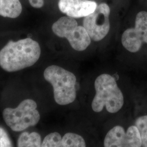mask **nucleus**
I'll use <instances>...</instances> for the list:
<instances>
[{"label":"nucleus","mask_w":147,"mask_h":147,"mask_svg":"<svg viewBox=\"0 0 147 147\" xmlns=\"http://www.w3.org/2000/svg\"><path fill=\"white\" fill-rule=\"evenodd\" d=\"M41 55L39 43L30 38L11 40L0 50V67L7 72H16L30 67Z\"/></svg>","instance_id":"nucleus-1"},{"label":"nucleus","mask_w":147,"mask_h":147,"mask_svg":"<svg viewBox=\"0 0 147 147\" xmlns=\"http://www.w3.org/2000/svg\"><path fill=\"white\" fill-rule=\"evenodd\" d=\"M95 95L92 102V110L100 112L104 107L111 113L118 112L124 105V96L115 79L110 75L104 74L95 81Z\"/></svg>","instance_id":"nucleus-2"},{"label":"nucleus","mask_w":147,"mask_h":147,"mask_svg":"<svg viewBox=\"0 0 147 147\" xmlns=\"http://www.w3.org/2000/svg\"><path fill=\"white\" fill-rule=\"evenodd\" d=\"M44 77L52 85L54 99L58 105H68L76 99V78L73 73L53 65L45 69Z\"/></svg>","instance_id":"nucleus-3"},{"label":"nucleus","mask_w":147,"mask_h":147,"mask_svg":"<svg viewBox=\"0 0 147 147\" xmlns=\"http://www.w3.org/2000/svg\"><path fill=\"white\" fill-rule=\"evenodd\" d=\"M37 108V103L34 100L25 99L16 108L5 109L3 111V117L13 131H21L39 122L40 117Z\"/></svg>","instance_id":"nucleus-4"},{"label":"nucleus","mask_w":147,"mask_h":147,"mask_svg":"<svg viewBox=\"0 0 147 147\" xmlns=\"http://www.w3.org/2000/svg\"><path fill=\"white\" fill-rule=\"evenodd\" d=\"M55 34L65 38L74 50L82 51L88 47L90 38L84 26H79L76 20L71 17L63 16L56 21L52 26Z\"/></svg>","instance_id":"nucleus-5"},{"label":"nucleus","mask_w":147,"mask_h":147,"mask_svg":"<svg viewBox=\"0 0 147 147\" xmlns=\"http://www.w3.org/2000/svg\"><path fill=\"white\" fill-rule=\"evenodd\" d=\"M110 7L102 3L97 6L93 13L84 17L83 26L90 39L98 42L107 36L110 28Z\"/></svg>","instance_id":"nucleus-6"},{"label":"nucleus","mask_w":147,"mask_h":147,"mask_svg":"<svg viewBox=\"0 0 147 147\" xmlns=\"http://www.w3.org/2000/svg\"><path fill=\"white\" fill-rule=\"evenodd\" d=\"M143 42L147 44V11H141L137 14L134 28L126 30L123 33L121 43L127 50L136 53Z\"/></svg>","instance_id":"nucleus-7"},{"label":"nucleus","mask_w":147,"mask_h":147,"mask_svg":"<svg viewBox=\"0 0 147 147\" xmlns=\"http://www.w3.org/2000/svg\"><path fill=\"white\" fill-rule=\"evenodd\" d=\"M104 147H142L140 132L136 125L129 126L125 131L117 125L107 132L104 139Z\"/></svg>","instance_id":"nucleus-8"},{"label":"nucleus","mask_w":147,"mask_h":147,"mask_svg":"<svg viewBox=\"0 0 147 147\" xmlns=\"http://www.w3.org/2000/svg\"><path fill=\"white\" fill-rule=\"evenodd\" d=\"M97 3L91 0H59L60 11L69 17H86L94 11Z\"/></svg>","instance_id":"nucleus-9"},{"label":"nucleus","mask_w":147,"mask_h":147,"mask_svg":"<svg viewBox=\"0 0 147 147\" xmlns=\"http://www.w3.org/2000/svg\"><path fill=\"white\" fill-rule=\"evenodd\" d=\"M22 10L20 0H0V16L16 19L20 16Z\"/></svg>","instance_id":"nucleus-10"},{"label":"nucleus","mask_w":147,"mask_h":147,"mask_svg":"<svg viewBox=\"0 0 147 147\" xmlns=\"http://www.w3.org/2000/svg\"><path fill=\"white\" fill-rule=\"evenodd\" d=\"M40 135L36 132L22 133L18 140V147H42Z\"/></svg>","instance_id":"nucleus-11"},{"label":"nucleus","mask_w":147,"mask_h":147,"mask_svg":"<svg viewBox=\"0 0 147 147\" xmlns=\"http://www.w3.org/2000/svg\"><path fill=\"white\" fill-rule=\"evenodd\" d=\"M63 147H86L84 138L79 134L68 132L62 137Z\"/></svg>","instance_id":"nucleus-12"},{"label":"nucleus","mask_w":147,"mask_h":147,"mask_svg":"<svg viewBox=\"0 0 147 147\" xmlns=\"http://www.w3.org/2000/svg\"><path fill=\"white\" fill-rule=\"evenodd\" d=\"M135 125L138 128L142 142V147H147V115L137 118Z\"/></svg>","instance_id":"nucleus-13"},{"label":"nucleus","mask_w":147,"mask_h":147,"mask_svg":"<svg viewBox=\"0 0 147 147\" xmlns=\"http://www.w3.org/2000/svg\"><path fill=\"white\" fill-rule=\"evenodd\" d=\"M42 147H63L62 137L58 132L51 133L44 138Z\"/></svg>","instance_id":"nucleus-14"},{"label":"nucleus","mask_w":147,"mask_h":147,"mask_svg":"<svg viewBox=\"0 0 147 147\" xmlns=\"http://www.w3.org/2000/svg\"><path fill=\"white\" fill-rule=\"evenodd\" d=\"M0 147H13L11 139L7 132L0 127Z\"/></svg>","instance_id":"nucleus-15"},{"label":"nucleus","mask_w":147,"mask_h":147,"mask_svg":"<svg viewBox=\"0 0 147 147\" xmlns=\"http://www.w3.org/2000/svg\"><path fill=\"white\" fill-rule=\"evenodd\" d=\"M30 4L35 8H40L44 5V0H28Z\"/></svg>","instance_id":"nucleus-16"}]
</instances>
